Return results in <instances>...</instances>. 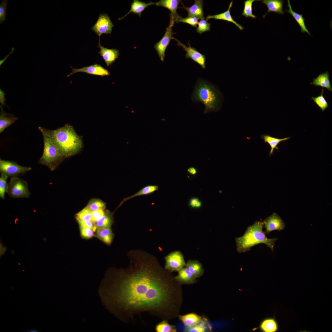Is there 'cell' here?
<instances>
[{
  "label": "cell",
  "instance_id": "c3c4849f",
  "mask_svg": "<svg viewBox=\"0 0 332 332\" xmlns=\"http://www.w3.org/2000/svg\"><path fill=\"white\" fill-rule=\"evenodd\" d=\"M14 50V47H12L11 48V51L10 53L8 55H7L3 59L1 60L0 61V66L5 62V61L7 59V57L9 56V55L10 54L13 53Z\"/></svg>",
  "mask_w": 332,
  "mask_h": 332
},
{
  "label": "cell",
  "instance_id": "4316f807",
  "mask_svg": "<svg viewBox=\"0 0 332 332\" xmlns=\"http://www.w3.org/2000/svg\"><path fill=\"white\" fill-rule=\"evenodd\" d=\"M96 230V235L98 239L107 244L111 243L113 234L110 228H98Z\"/></svg>",
  "mask_w": 332,
  "mask_h": 332
},
{
  "label": "cell",
  "instance_id": "4fadbf2b",
  "mask_svg": "<svg viewBox=\"0 0 332 332\" xmlns=\"http://www.w3.org/2000/svg\"><path fill=\"white\" fill-rule=\"evenodd\" d=\"M70 67L72 69V72L67 76V77L80 72L101 77L108 76L110 75L109 72L107 69L100 65L97 63L89 66H84L80 69L74 68L72 66H70Z\"/></svg>",
  "mask_w": 332,
  "mask_h": 332
},
{
  "label": "cell",
  "instance_id": "681fc988",
  "mask_svg": "<svg viewBox=\"0 0 332 332\" xmlns=\"http://www.w3.org/2000/svg\"><path fill=\"white\" fill-rule=\"evenodd\" d=\"M29 332H37V331H36V330H30V331H29Z\"/></svg>",
  "mask_w": 332,
  "mask_h": 332
},
{
  "label": "cell",
  "instance_id": "bcb514c9",
  "mask_svg": "<svg viewBox=\"0 0 332 332\" xmlns=\"http://www.w3.org/2000/svg\"><path fill=\"white\" fill-rule=\"evenodd\" d=\"M0 257H1L6 253L7 249L6 247L3 246L2 243L1 242H0Z\"/></svg>",
  "mask_w": 332,
  "mask_h": 332
},
{
  "label": "cell",
  "instance_id": "4dcf8cb0",
  "mask_svg": "<svg viewBox=\"0 0 332 332\" xmlns=\"http://www.w3.org/2000/svg\"><path fill=\"white\" fill-rule=\"evenodd\" d=\"M158 188V186L156 185H149L146 186L133 195L130 196L125 198L121 202V204H120V206L124 202H125L131 198H133L138 196L147 195L155 191H157Z\"/></svg>",
  "mask_w": 332,
  "mask_h": 332
},
{
  "label": "cell",
  "instance_id": "ffe728a7",
  "mask_svg": "<svg viewBox=\"0 0 332 332\" xmlns=\"http://www.w3.org/2000/svg\"><path fill=\"white\" fill-rule=\"evenodd\" d=\"M178 272V275L175 278L180 284H190L196 282V278L186 267L182 268Z\"/></svg>",
  "mask_w": 332,
  "mask_h": 332
},
{
  "label": "cell",
  "instance_id": "7dc6e473",
  "mask_svg": "<svg viewBox=\"0 0 332 332\" xmlns=\"http://www.w3.org/2000/svg\"><path fill=\"white\" fill-rule=\"evenodd\" d=\"M188 172L191 175H195L197 173V170L194 167H190L187 169Z\"/></svg>",
  "mask_w": 332,
  "mask_h": 332
},
{
  "label": "cell",
  "instance_id": "9a60e30c",
  "mask_svg": "<svg viewBox=\"0 0 332 332\" xmlns=\"http://www.w3.org/2000/svg\"><path fill=\"white\" fill-rule=\"evenodd\" d=\"M195 1L194 3L190 7H186L181 2L183 6L182 7L179 8L185 10L188 12V17H194L199 19H204L203 10V1L195 0Z\"/></svg>",
  "mask_w": 332,
  "mask_h": 332
},
{
  "label": "cell",
  "instance_id": "2e32d148",
  "mask_svg": "<svg viewBox=\"0 0 332 332\" xmlns=\"http://www.w3.org/2000/svg\"><path fill=\"white\" fill-rule=\"evenodd\" d=\"M180 2L181 1L180 0H160L155 2V4L156 6H162L168 9L171 12L170 15L172 17L175 22L180 16L177 12V10Z\"/></svg>",
  "mask_w": 332,
  "mask_h": 332
},
{
  "label": "cell",
  "instance_id": "83f0119b",
  "mask_svg": "<svg viewBox=\"0 0 332 332\" xmlns=\"http://www.w3.org/2000/svg\"><path fill=\"white\" fill-rule=\"evenodd\" d=\"M113 221L112 214L107 211L103 216L94 223L96 229L98 228H110Z\"/></svg>",
  "mask_w": 332,
  "mask_h": 332
},
{
  "label": "cell",
  "instance_id": "f35d334b",
  "mask_svg": "<svg viewBox=\"0 0 332 332\" xmlns=\"http://www.w3.org/2000/svg\"><path fill=\"white\" fill-rule=\"evenodd\" d=\"M198 18L194 17H187L185 18H183L180 16L176 22V23L180 22L187 23L193 27H197V25L198 23Z\"/></svg>",
  "mask_w": 332,
  "mask_h": 332
},
{
  "label": "cell",
  "instance_id": "30bf717a",
  "mask_svg": "<svg viewBox=\"0 0 332 332\" xmlns=\"http://www.w3.org/2000/svg\"><path fill=\"white\" fill-rule=\"evenodd\" d=\"M114 26L108 15L106 14H102L99 15L96 22L91 30L99 36V39H100L102 34H111Z\"/></svg>",
  "mask_w": 332,
  "mask_h": 332
},
{
  "label": "cell",
  "instance_id": "8992f818",
  "mask_svg": "<svg viewBox=\"0 0 332 332\" xmlns=\"http://www.w3.org/2000/svg\"><path fill=\"white\" fill-rule=\"evenodd\" d=\"M6 192L14 198H28L30 195L27 182L18 177L11 178L8 184Z\"/></svg>",
  "mask_w": 332,
  "mask_h": 332
},
{
  "label": "cell",
  "instance_id": "74e56055",
  "mask_svg": "<svg viewBox=\"0 0 332 332\" xmlns=\"http://www.w3.org/2000/svg\"><path fill=\"white\" fill-rule=\"evenodd\" d=\"M197 24L198 27H196V31L200 34L210 30L211 24L208 22L206 20L201 19Z\"/></svg>",
  "mask_w": 332,
  "mask_h": 332
},
{
  "label": "cell",
  "instance_id": "277c9868",
  "mask_svg": "<svg viewBox=\"0 0 332 332\" xmlns=\"http://www.w3.org/2000/svg\"><path fill=\"white\" fill-rule=\"evenodd\" d=\"M191 99L195 102L204 104V114L218 110L222 101L221 93L217 88L211 83L199 78L195 85Z\"/></svg>",
  "mask_w": 332,
  "mask_h": 332
},
{
  "label": "cell",
  "instance_id": "484cf974",
  "mask_svg": "<svg viewBox=\"0 0 332 332\" xmlns=\"http://www.w3.org/2000/svg\"><path fill=\"white\" fill-rule=\"evenodd\" d=\"M186 267L196 278L202 276L204 270L201 264L195 260H189L186 264Z\"/></svg>",
  "mask_w": 332,
  "mask_h": 332
},
{
  "label": "cell",
  "instance_id": "f546056e",
  "mask_svg": "<svg viewBox=\"0 0 332 332\" xmlns=\"http://www.w3.org/2000/svg\"><path fill=\"white\" fill-rule=\"evenodd\" d=\"M211 327L206 320L191 326H185L184 331L186 332H205L211 330Z\"/></svg>",
  "mask_w": 332,
  "mask_h": 332
},
{
  "label": "cell",
  "instance_id": "d4e9b609",
  "mask_svg": "<svg viewBox=\"0 0 332 332\" xmlns=\"http://www.w3.org/2000/svg\"><path fill=\"white\" fill-rule=\"evenodd\" d=\"M259 328L264 332H276L279 329L278 323L274 318H268L263 319L260 323Z\"/></svg>",
  "mask_w": 332,
  "mask_h": 332
},
{
  "label": "cell",
  "instance_id": "7402d4cb",
  "mask_svg": "<svg viewBox=\"0 0 332 332\" xmlns=\"http://www.w3.org/2000/svg\"><path fill=\"white\" fill-rule=\"evenodd\" d=\"M155 3L150 2L148 3L138 0H134L131 4V8L129 11L124 16L118 19L121 20L124 18L127 15L131 12L138 14L140 17L142 12L145 9L149 6L154 5Z\"/></svg>",
  "mask_w": 332,
  "mask_h": 332
},
{
  "label": "cell",
  "instance_id": "603a6c76",
  "mask_svg": "<svg viewBox=\"0 0 332 332\" xmlns=\"http://www.w3.org/2000/svg\"><path fill=\"white\" fill-rule=\"evenodd\" d=\"M287 6L288 7L289 9H285V11L287 13L290 14L293 17L300 27L302 33L306 32L308 34L310 35V33L306 27L305 22V18L303 17L302 14L295 12L292 10L290 4V0H287Z\"/></svg>",
  "mask_w": 332,
  "mask_h": 332
},
{
  "label": "cell",
  "instance_id": "d590c367",
  "mask_svg": "<svg viewBox=\"0 0 332 332\" xmlns=\"http://www.w3.org/2000/svg\"><path fill=\"white\" fill-rule=\"evenodd\" d=\"M8 176L4 174H1L0 177V197L2 199L5 198V192H6L8 184L7 180Z\"/></svg>",
  "mask_w": 332,
  "mask_h": 332
},
{
  "label": "cell",
  "instance_id": "9c48e42d",
  "mask_svg": "<svg viewBox=\"0 0 332 332\" xmlns=\"http://www.w3.org/2000/svg\"><path fill=\"white\" fill-rule=\"evenodd\" d=\"M164 268L170 272L178 271L186 265L183 254L180 251L173 252L165 258Z\"/></svg>",
  "mask_w": 332,
  "mask_h": 332
},
{
  "label": "cell",
  "instance_id": "7a4b0ae2",
  "mask_svg": "<svg viewBox=\"0 0 332 332\" xmlns=\"http://www.w3.org/2000/svg\"><path fill=\"white\" fill-rule=\"evenodd\" d=\"M48 131L50 137L64 158L77 153L82 147V140L73 127L66 124L62 127Z\"/></svg>",
  "mask_w": 332,
  "mask_h": 332
},
{
  "label": "cell",
  "instance_id": "5bb4252c",
  "mask_svg": "<svg viewBox=\"0 0 332 332\" xmlns=\"http://www.w3.org/2000/svg\"><path fill=\"white\" fill-rule=\"evenodd\" d=\"M100 39H99L97 47L100 49L98 53L102 57L107 66L111 65L117 58L119 55L118 50L115 49H109L105 48L101 44Z\"/></svg>",
  "mask_w": 332,
  "mask_h": 332
},
{
  "label": "cell",
  "instance_id": "836d02e7",
  "mask_svg": "<svg viewBox=\"0 0 332 332\" xmlns=\"http://www.w3.org/2000/svg\"><path fill=\"white\" fill-rule=\"evenodd\" d=\"M324 89H322L320 95L316 97H312L311 99L322 111H324L328 107L329 104L323 96Z\"/></svg>",
  "mask_w": 332,
  "mask_h": 332
},
{
  "label": "cell",
  "instance_id": "f6af8a7d",
  "mask_svg": "<svg viewBox=\"0 0 332 332\" xmlns=\"http://www.w3.org/2000/svg\"><path fill=\"white\" fill-rule=\"evenodd\" d=\"M5 93L1 89H0V102L2 105L6 106L5 103Z\"/></svg>",
  "mask_w": 332,
  "mask_h": 332
},
{
  "label": "cell",
  "instance_id": "ee69618b",
  "mask_svg": "<svg viewBox=\"0 0 332 332\" xmlns=\"http://www.w3.org/2000/svg\"><path fill=\"white\" fill-rule=\"evenodd\" d=\"M189 205L193 208H198L201 207L202 203L197 198H193L190 199Z\"/></svg>",
  "mask_w": 332,
  "mask_h": 332
},
{
  "label": "cell",
  "instance_id": "e0dca14e",
  "mask_svg": "<svg viewBox=\"0 0 332 332\" xmlns=\"http://www.w3.org/2000/svg\"><path fill=\"white\" fill-rule=\"evenodd\" d=\"M233 3V1L231 2L229 4L228 9L225 11L218 14L211 15H209L206 17V20L207 21L209 19L211 18L214 19L216 20H224L232 23L238 27L240 30H243L244 29L243 27L235 21L231 15L230 9L232 7Z\"/></svg>",
  "mask_w": 332,
  "mask_h": 332
},
{
  "label": "cell",
  "instance_id": "d6986e66",
  "mask_svg": "<svg viewBox=\"0 0 332 332\" xmlns=\"http://www.w3.org/2000/svg\"><path fill=\"white\" fill-rule=\"evenodd\" d=\"M18 118L13 114L8 113L1 108L0 113V133H2L8 127L18 120Z\"/></svg>",
  "mask_w": 332,
  "mask_h": 332
},
{
  "label": "cell",
  "instance_id": "ba28073f",
  "mask_svg": "<svg viewBox=\"0 0 332 332\" xmlns=\"http://www.w3.org/2000/svg\"><path fill=\"white\" fill-rule=\"evenodd\" d=\"M175 22L172 18L170 16V24L166 28L164 35L162 39L155 45L154 48L157 52L158 56L162 61H164L165 57V51L167 46L169 44L170 41L172 39L173 35L175 33L172 32V28Z\"/></svg>",
  "mask_w": 332,
  "mask_h": 332
},
{
  "label": "cell",
  "instance_id": "1f68e13d",
  "mask_svg": "<svg viewBox=\"0 0 332 332\" xmlns=\"http://www.w3.org/2000/svg\"><path fill=\"white\" fill-rule=\"evenodd\" d=\"M168 321H163L157 324L155 327L156 331V332H176L177 330L176 327L174 325L170 324Z\"/></svg>",
  "mask_w": 332,
  "mask_h": 332
},
{
  "label": "cell",
  "instance_id": "d6a6232c",
  "mask_svg": "<svg viewBox=\"0 0 332 332\" xmlns=\"http://www.w3.org/2000/svg\"><path fill=\"white\" fill-rule=\"evenodd\" d=\"M259 0H246L244 1V6L242 15L246 18H251L255 19L256 16L252 13V4L255 1H259Z\"/></svg>",
  "mask_w": 332,
  "mask_h": 332
},
{
  "label": "cell",
  "instance_id": "3957f363",
  "mask_svg": "<svg viewBox=\"0 0 332 332\" xmlns=\"http://www.w3.org/2000/svg\"><path fill=\"white\" fill-rule=\"evenodd\" d=\"M264 224L263 221H257L252 225L249 226L242 236L235 238L237 251L242 253L249 251L253 247L260 243H264L272 252L276 238H268L266 233L263 231Z\"/></svg>",
  "mask_w": 332,
  "mask_h": 332
},
{
  "label": "cell",
  "instance_id": "8d00e7d4",
  "mask_svg": "<svg viewBox=\"0 0 332 332\" xmlns=\"http://www.w3.org/2000/svg\"><path fill=\"white\" fill-rule=\"evenodd\" d=\"M92 211L86 207L76 214L77 220H92Z\"/></svg>",
  "mask_w": 332,
  "mask_h": 332
},
{
  "label": "cell",
  "instance_id": "6da1fadb",
  "mask_svg": "<svg viewBox=\"0 0 332 332\" xmlns=\"http://www.w3.org/2000/svg\"><path fill=\"white\" fill-rule=\"evenodd\" d=\"M133 253L127 268L113 269L108 273L103 288L107 308L126 323L145 312L168 321L179 316L181 284L152 256Z\"/></svg>",
  "mask_w": 332,
  "mask_h": 332
},
{
  "label": "cell",
  "instance_id": "5b68a950",
  "mask_svg": "<svg viewBox=\"0 0 332 332\" xmlns=\"http://www.w3.org/2000/svg\"><path fill=\"white\" fill-rule=\"evenodd\" d=\"M38 128L42 133L44 144L43 153L38 163L53 171L64 158L51 139L48 129L41 126Z\"/></svg>",
  "mask_w": 332,
  "mask_h": 332
},
{
  "label": "cell",
  "instance_id": "8fae6325",
  "mask_svg": "<svg viewBox=\"0 0 332 332\" xmlns=\"http://www.w3.org/2000/svg\"><path fill=\"white\" fill-rule=\"evenodd\" d=\"M172 39L175 40L177 42V45L182 47L186 52L185 55L186 58H190L195 62L198 63L203 69L206 68V56L198 51L194 47H192L189 42L188 44V47H187L178 39L173 37Z\"/></svg>",
  "mask_w": 332,
  "mask_h": 332
},
{
  "label": "cell",
  "instance_id": "60d3db41",
  "mask_svg": "<svg viewBox=\"0 0 332 332\" xmlns=\"http://www.w3.org/2000/svg\"><path fill=\"white\" fill-rule=\"evenodd\" d=\"M94 231L90 228L80 227V232L81 235L83 238L89 239L94 236Z\"/></svg>",
  "mask_w": 332,
  "mask_h": 332
},
{
  "label": "cell",
  "instance_id": "52a82bcc",
  "mask_svg": "<svg viewBox=\"0 0 332 332\" xmlns=\"http://www.w3.org/2000/svg\"><path fill=\"white\" fill-rule=\"evenodd\" d=\"M31 169V168L23 166L17 162L0 159V172L11 177H18L24 174Z\"/></svg>",
  "mask_w": 332,
  "mask_h": 332
},
{
  "label": "cell",
  "instance_id": "ab89813d",
  "mask_svg": "<svg viewBox=\"0 0 332 332\" xmlns=\"http://www.w3.org/2000/svg\"><path fill=\"white\" fill-rule=\"evenodd\" d=\"M8 1L7 0H2L0 5V23L1 24L6 19V10Z\"/></svg>",
  "mask_w": 332,
  "mask_h": 332
},
{
  "label": "cell",
  "instance_id": "cb8c5ba5",
  "mask_svg": "<svg viewBox=\"0 0 332 332\" xmlns=\"http://www.w3.org/2000/svg\"><path fill=\"white\" fill-rule=\"evenodd\" d=\"M179 319L185 326H191L205 320L196 313H191L183 315H179Z\"/></svg>",
  "mask_w": 332,
  "mask_h": 332
},
{
  "label": "cell",
  "instance_id": "f1b7e54d",
  "mask_svg": "<svg viewBox=\"0 0 332 332\" xmlns=\"http://www.w3.org/2000/svg\"><path fill=\"white\" fill-rule=\"evenodd\" d=\"M265 142L268 143L270 145L271 149L269 155H271L274 149L278 150L279 149L277 145L281 141H284L290 138V137H287L282 139H279L271 136L267 134L262 135L261 136Z\"/></svg>",
  "mask_w": 332,
  "mask_h": 332
},
{
  "label": "cell",
  "instance_id": "ac0fdd59",
  "mask_svg": "<svg viewBox=\"0 0 332 332\" xmlns=\"http://www.w3.org/2000/svg\"><path fill=\"white\" fill-rule=\"evenodd\" d=\"M262 3L266 5L268 8L267 13L263 15L265 18L266 15L269 12H274L283 15V11L284 1L282 0H263Z\"/></svg>",
  "mask_w": 332,
  "mask_h": 332
},
{
  "label": "cell",
  "instance_id": "7bdbcfd3",
  "mask_svg": "<svg viewBox=\"0 0 332 332\" xmlns=\"http://www.w3.org/2000/svg\"><path fill=\"white\" fill-rule=\"evenodd\" d=\"M105 214V212L102 210H98L92 211V220L93 223H94L103 216Z\"/></svg>",
  "mask_w": 332,
  "mask_h": 332
},
{
  "label": "cell",
  "instance_id": "7c38bea8",
  "mask_svg": "<svg viewBox=\"0 0 332 332\" xmlns=\"http://www.w3.org/2000/svg\"><path fill=\"white\" fill-rule=\"evenodd\" d=\"M263 222L264 227L266 228V233L269 234L274 230L280 231L284 229L285 223L277 213L274 212L265 219Z\"/></svg>",
  "mask_w": 332,
  "mask_h": 332
},
{
  "label": "cell",
  "instance_id": "e575fe53",
  "mask_svg": "<svg viewBox=\"0 0 332 332\" xmlns=\"http://www.w3.org/2000/svg\"><path fill=\"white\" fill-rule=\"evenodd\" d=\"M86 207L91 211L103 210L105 208V204L100 200L93 199L89 202Z\"/></svg>",
  "mask_w": 332,
  "mask_h": 332
},
{
  "label": "cell",
  "instance_id": "44dd1931",
  "mask_svg": "<svg viewBox=\"0 0 332 332\" xmlns=\"http://www.w3.org/2000/svg\"><path fill=\"white\" fill-rule=\"evenodd\" d=\"M329 74L328 71L320 74L316 78L313 79L310 83L311 85L326 88L329 91H332V88L329 79Z\"/></svg>",
  "mask_w": 332,
  "mask_h": 332
},
{
  "label": "cell",
  "instance_id": "b9f144b4",
  "mask_svg": "<svg viewBox=\"0 0 332 332\" xmlns=\"http://www.w3.org/2000/svg\"><path fill=\"white\" fill-rule=\"evenodd\" d=\"M80 227L89 228L93 229L94 231L97 229L94 223L91 220H77Z\"/></svg>",
  "mask_w": 332,
  "mask_h": 332
}]
</instances>
